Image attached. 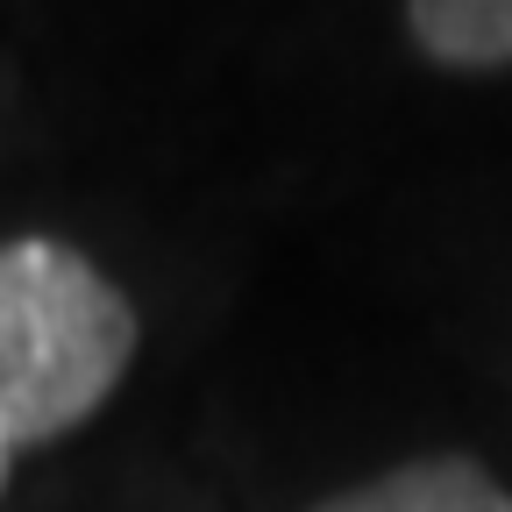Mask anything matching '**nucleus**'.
I'll use <instances>...</instances> for the list:
<instances>
[{
    "mask_svg": "<svg viewBox=\"0 0 512 512\" xmlns=\"http://www.w3.org/2000/svg\"><path fill=\"white\" fill-rule=\"evenodd\" d=\"M413 43L448 72H505L512 64V0H406Z\"/></svg>",
    "mask_w": 512,
    "mask_h": 512,
    "instance_id": "7ed1b4c3",
    "label": "nucleus"
},
{
    "mask_svg": "<svg viewBox=\"0 0 512 512\" xmlns=\"http://www.w3.org/2000/svg\"><path fill=\"white\" fill-rule=\"evenodd\" d=\"M143 320L86 249L0 242V498L15 456L86 427L136 363Z\"/></svg>",
    "mask_w": 512,
    "mask_h": 512,
    "instance_id": "f257e3e1",
    "label": "nucleus"
},
{
    "mask_svg": "<svg viewBox=\"0 0 512 512\" xmlns=\"http://www.w3.org/2000/svg\"><path fill=\"white\" fill-rule=\"evenodd\" d=\"M313 512H512V491L470 456H420L356 491L320 498Z\"/></svg>",
    "mask_w": 512,
    "mask_h": 512,
    "instance_id": "f03ea898",
    "label": "nucleus"
}]
</instances>
